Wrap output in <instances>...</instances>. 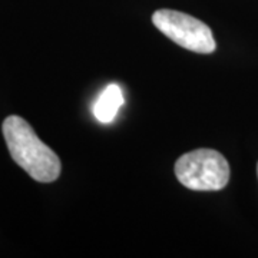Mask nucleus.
<instances>
[{
  "instance_id": "nucleus-2",
  "label": "nucleus",
  "mask_w": 258,
  "mask_h": 258,
  "mask_svg": "<svg viewBox=\"0 0 258 258\" xmlns=\"http://www.w3.org/2000/svg\"><path fill=\"white\" fill-rule=\"evenodd\" d=\"M175 175L192 191H220L230 181V165L215 149H195L176 161Z\"/></svg>"
},
{
  "instance_id": "nucleus-4",
  "label": "nucleus",
  "mask_w": 258,
  "mask_h": 258,
  "mask_svg": "<svg viewBox=\"0 0 258 258\" xmlns=\"http://www.w3.org/2000/svg\"><path fill=\"white\" fill-rule=\"evenodd\" d=\"M123 105L122 89L116 83L108 85L93 105V115L102 123H109L115 119L119 108Z\"/></svg>"
},
{
  "instance_id": "nucleus-1",
  "label": "nucleus",
  "mask_w": 258,
  "mask_h": 258,
  "mask_svg": "<svg viewBox=\"0 0 258 258\" xmlns=\"http://www.w3.org/2000/svg\"><path fill=\"white\" fill-rule=\"evenodd\" d=\"M2 131L10 157L35 181L47 184L59 178L62 171L60 159L39 139L28 120L10 115L3 120Z\"/></svg>"
},
{
  "instance_id": "nucleus-5",
  "label": "nucleus",
  "mask_w": 258,
  "mask_h": 258,
  "mask_svg": "<svg viewBox=\"0 0 258 258\" xmlns=\"http://www.w3.org/2000/svg\"><path fill=\"white\" fill-rule=\"evenodd\" d=\"M257 174H258V165H257Z\"/></svg>"
},
{
  "instance_id": "nucleus-3",
  "label": "nucleus",
  "mask_w": 258,
  "mask_h": 258,
  "mask_svg": "<svg viewBox=\"0 0 258 258\" xmlns=\"http://www.w3.org/2000/svg\"><path fill=\"white\" fill-rule=\"evenodd\" d=\"M152 23L162 35L186 50L208 55L217 47L208 25L186 13L159 9L152 15Z\"/></svg>"
}]
</instances>
